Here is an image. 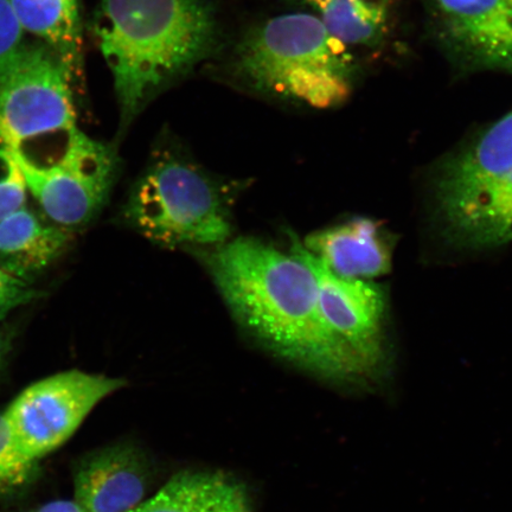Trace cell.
I'll list each match as a JSON object with an SVG mask.
<instances>
[{
    "label": "cell",
    "instance_id": "1",
    "mask_svg": "<svg viewBox=\"0 0 512 512\" xmlns=\"http://www.w3.org/2000/svg\"><path fill=\"white\" fill-rule=\"evenodd\" d=\"M198 255L236 320L274 355L339 383L373 375L326 322L316 279L296 254L238 238Z\"/></svg>",
    "mask_w": 512,
    "mask_h": 512
},
{
    "label": "cell",
    "instance_id": "2",
    "mask_svg": "<svg viewBox=\"0 0 512 512\" xmlns=\"http://www.w3.org/2000/svg\"><path fill=\"white\" fill-rule=\"evenodd\" d=\"M94 31L123 130L153 95L206 59L219 34L208 0H101Z\"/></svg>",
    "mask_w": 512,
    "mask_h": 512
},
{
    "label": "cell",
    "instance_id": "3",
    "mask_svg": "<svg viewBox=\"0 0 512 512\" xmlns=\"http://www.w3.org/2000/svg\"><path fill=\"white\" fill-rule=\"evenodd\" d=\"M347 47L318 17L283 15L249 32L238 49V69L256 91L325 110L351 94Z\"/></svg>",
    "mask_w": 512,
    "mask_h": 512
},
{
    "label": "cell",
    "instance_id": "4",
    "mask_svg": "<svg viewBox=\"0 0 512 512\" xmlns=\"http://www.w3.org/2000/svg\"><path fill=\"white\" fill-rule=\"evenodd\" d=\"M437 198L446 233L459 245L512 241V112L444 166Z\"/></svg>",
    "mask_w": 512,
    "mask_h": 512
},
{
    "label": "cell",
    "instance_id": "5",
    "mask_svg": "<svg viewBox=\"0 0 512 512\" xmlns=\"http://www.w3.org/2000/svg\"><path fill=\"white\" fill-rule=\"evenodd\" d=\"M125 217L145 238L164 247H215L232 235L219 184L175 158L158 160L139 179Z\"/></svg>",
    "mask_w": 512,
    "mask_h": 512
},
{
    "label": "cell",
    "instance_id": "6",
    "mask_svg": "<svg viewBox=\"0 0 512 512\" xmlns=\"http://www.w3.org/2000/svg\"><path fill=\"white\" fill-rule=\"evenodd\" d=\"M72 82L47 46L25 47L0 79V147L30 162L61 150L78 128Z\"/></svg>",
    "mask_w": 512,
    "mask_h": 512
},
{
    "label": "cell",
    "instance_id": "7",
    "mask_svg": "<svg viewBox=\"0 0 512 512\" xmlns=\"http://www.w3.org/2000/svg\"><path fill=\"white\" fill-rule=\"evenodd\" d=\"M15 159L41 213L74 233L105 207L119 172L113 147L86 136L79 128L54 155L35 162Z\"/></svg>",
    "mask_w": 512,
    "mask_h": 512
},
{
    "label": "cell",
    "instance_id": "8",
    "mask_svg": "<svg viewBox=\"0 0 512 512\" xmlns=\"http://www.w3.org/2000/svg\"><path fill=\"white\" fill-rule=\"evenodd\" d=\"M124 386L123 379L62 371L30 384L3 413L21 450L40 462L66 444L102 400Z\"/></svg>",
    "mask_w": 512,
    "mask_h": 512
},
{
    "label": "cell",
    "instance_id": "9",
    "mask_svg": "<svg viewBox=\"0 0 512 512\" xmlns=\"http://www.w3.org/2000/svg\"><path fill=\"white\" fill-rule=\"evenodd\" d=\"M292 241L291 252L309 266L316 279L319 305L326 322L374 374L384 358V297L380 288L368 280L339 277L307 252L297 238Z\"/></svg>",
    "mask_w": 512,
    "mask_h": 512
},
{
    "label": "cell",
    "instance_id": "10",
    "mask_svg": "<svg viewBox=\"0 0 512 512\" xmlns=\"http://www.w3.org/2000/svg\"><path fill=\"white\" fill-rule=\"evenodd\" d=\"M448 47L475 67L512 73V5L508 0H434Z\"/></svg>",
    "mask_w": 512,
    "mask_h": 512
},
{
    "label": "cell",
    "instance_id": "11",
    "mask_svg": "<svg viewBox=\"0 0 512 512\" xmlns=\"http://www.w3.org/2000/svg\"><path fill=\"white\" fill-rule=\"evenodd\" d=\"M150 475L149 463L138 447L101 448L76 466L75 501L87 512H131L144 502Z\"/></svg>",
    "mask_w": 512,
    "mask_h": 512
},
{
    "label": "cell",
    "instance_id": "12",
    "mask_svg": "<svg viewBox=\"0 0 512 512\" xmlns=\"http://www.w3.org/2000/svg\"><path fill=\"white\" fill-rule=\"evenodd\" d=\"M74 232L25 206L0 221V270L29 283L66 253Z\"/></svg>",
    "mask_w": 512,
    "mask_h": 512
},
{
    "label": "cell",
    "instance_id": "13",
    "mask_svg": "<svg viewBox=\"0 0 512 512\" xmlns=\"http://www.w3.org/2000/svg\"><path fill=\"white\" fill-rule=\"evenodd\" d=\"M307 252L339 277L363 279L380 277L390 271L389 246L380 224L355 219L334 228L319 230L302 243Z\"/></svg>",
    "mask_w": 512,
    "mask_h": 512
},
{
    "label": "cell",
    "instance_id": "14",
    "mask_svg": "<svg viewBox=\"0 0 512 512\" xmlns=\"http://www.w3.org/2000/svg\"><path fill=\"white\" fill-rule=\"evenodd\" d=\"M131 512H253L245 485L221 472L177 473Z\"/></svg>",
    "mask_w": 512,
    "mask_h": 512
},
{
    "label": "cell",
    "instance_id": "15",
    "mask_svg": "<svg viewBox=\"0 0 512 512\" xmlns=\"http://www.w3.org/2000/svg\"><path fill=\"white\" fill-rule=\"evenodd\" d=\"M23 30L44 42L73 82L82 78V28L78 0H10Z\"/></svg>",
    "mask_w": 512,
    "mask_h": 512
},
{
    "label": "cell",
    "instance_id": "16",
    "mask_svg": "<svg viewBox=\"0 0 512 512\" xmlns=\"http://www.w3.org/2000/svg\"><path fill=\"white\" fill-rule=\"evenodd\" d=\"M388 4L389 0H324L312 9L345 46H371L386 30Z\"/></svg>",
    "mask_w": 512,
    "mask_h": 512
},
{
    "label": "cell",
    "instance_id": "17",
    "mask_svg": "<svg viewBox=\"0 0 512 512\" xmlns=\"http://www.w3.org/2000/svg\"><path fill=\"white\" fill-rule=\"evenodd\" d=\"M37 464L18 446L4 413L0 412V496L23 489L34 477Z\"/></svg>",
    "mask_w": 512,
    "mask_h": 512
},
{
    "label": "cell",
    "instance_id": "18",
    "mask_svg": "<svg viewBox=\"0 0 512 512\" xmlns=\"http://www.w3.org/2000/svg\"><path fill=\"white\" fill-rule=\"evenodd\" d=\"M29 196L21 166L0 147V221L28 206Z\"/></svg>",
    "mask_w": 512,
    "mask_h": 512
},
{
    "label": "cell",
    "instance_id": "19",
    "mask_svg": "<svg viewBox=\"0 0 512 512\" xmlns=\"http://www.w3.org/2000/svg\"><path fill=\"white\" fill-rule=\"evenodd\" d=\"M25 47L23 28L10 0H0V79L15 66Z\"/></svg>",
    "mask_w": 512,
    "mask_h": 512
},
{
    "label": "cell",
    "instance_id": "20",
    "mask_svg": "<svg viewBox=\"0 0 512 512\" xmlns=\"http://www.w3.org/2000/svg\"><path fill=\"white\" fill-rule=\"evenodd\" d=\"M42 293L29 283L0 270V320L12 311L35 302Z\"/></svg>",
    "mask_w": 512,
    "mask_h": 512
},
{
    "label": "cell",
    "instance_id": "21",
    "mask_svg": "<svg viewBox=\"0 0 512 512\" xmlns=\"http://www.w3.org/2000/svg\"><path fill=\"white\" fill-rule=\"evenodd\" d=\"M37 512H87L76 501H54L44 504Z\"/></svg>",
    "mask_w": 512,
    "mask_h": 512
},
{
    "label": "cell",
    "instance_id": "22",
    "mask_svg": "<svg viewBox=\"0 0 512 512\" xmlns=\"http://www.w3.org/2000/svg\"><path fill=\"white\" fill-rule=\"evenodd\" d=\"M12 343H14L12 332L0 328V375H2L6 363H8Z\"/></svg>",
    "mask_w": 512,
    "mask_h": 512
},
{
    "label": "cell",
    "instance_id": "23",
    "mask_svg": "<svg viewBox=\"0 0 512 512\" xmlns=\"http://www.w3.org/2000/svg\"><path fill=\"white\" fill-rule=\"evenodd\" d=\"M302 2H304L306 5L311 6L312 8L313 5H316L320 2H324V0H302Z\"/></svg>",
    "mask_w": 512,
    "mask_h": 512
},
{
    "label": "cell",
    "instance_id": "24",
    "mask_svg": "<svg viewBox=\"0 0 512 512\" xmlns=\"http://www.w3.org/2000/svg\"><path fill=\"white\" fill-rule=\"evenodd\" d=\"M508 2L512 5V0H508Z\"/></svg>",
    "mask_w": 512,
    "mask_h": 512
}]
</instances>
